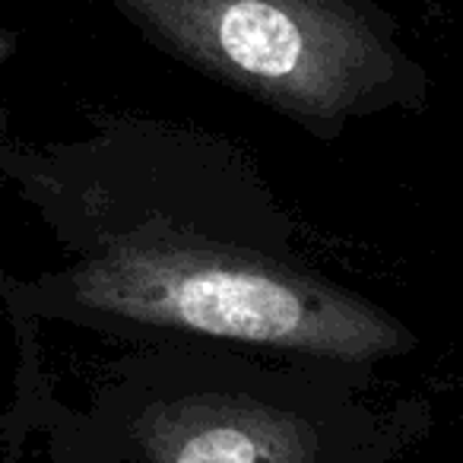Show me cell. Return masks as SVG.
I'll use <instances>...</instances> for the list:
<instances>
[{"mask_svg": "<svg viewBox=\"0 0 463 463\" xmlns=\"http://www.w3.org/2000/svg\"><path fill=\"white\" fill-rule=\"evenodd\" d=\"M73 298L149 327L362 362L397 349V330L315 277L235 245L140 229L73 273Z\"/></svg>", "mask_w": 463, "mask_h": 463, "instance_id": "6da1fadb", "label": "cell"}, {"mask_svg": "<svg viewBox=\"0 0 463 463\" xmlns=\"http://www.w3.org/2000/svg\"><path fill=\"white\" fill-rule=\"evenodd\" d=\"M162 45L298 121L343 115L381 67L343 0H121Z\"/></svg>", "mask_w": 463, "mask_h": 463, "instance_id": "7a4b0ae2", "label": "cell"}, {"mask_svg": "<svg viewBox=\"0 0 463 463\" xmlns=\"http://www.w3.org/2000/svg\"><path fill=\"white\" fill-rule=\"evenodd\" d=\"M146 463H378L334 450L311 419L241 393H191L159 403L137 429Z\"/></svg>", "mask_w": 463, "mask_h": 463, "instance_id": "3957f363", "label": "cell"}]
</instances>
